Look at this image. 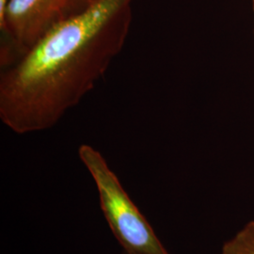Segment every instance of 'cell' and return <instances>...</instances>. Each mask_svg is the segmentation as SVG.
<instances>
[{"instance_id": "cell-5", "label": "cell", "mask_w": 254, "mask_h": 254, "mask_svg": "<svg viewBox=\"0 0 254 254\" xmlns=\"http://www.w3.org/2000/svg\"><path fill=\"white\" fill-rule=\"evenodd\" d=\"M96 0H75V3H76V6H77L78 10L82 11L83 9L88 8L91 4H92Z\"/></svg>"}, {"instance_id": "cell-4", "label": "cell", "mask_w": 254, "mask_h": 254, "mask_svg": "<svg viewBox=\"0 0 254 254\" xmlns=\"http://www.w3.org/2000/svg\"><path fill=\"white\" fill-rule=\"evenodd\" d=\"M221 254H254V220L224 243Z\"/></svg>"}, {"instance_id": "cell-3", "label": "cell", "mask_w": 254, "mask_h": 254, "mask_svg": "<svg viewBox=\"0 0 254 254\" xmlns=\"http://www.w3.org/2000/svg\"><path fill=\"white\" fill-rule=\"evenodd\" d=\"M77 12L75 0H9L0 17L2 70L16 64L53 27Z\"/></svg>"}, {"instance_id": "cell-8", "label": "cell", "mask_w": 254, "mask_h": 254, "mask_svg": "<svg viewBox=\"0 0 254 254\" xmlns=\"http://www.w3.org/2000/svg\"></svg>"}, {"instance_id": "cell-7", "label": "cell", "mask_w": 254, "mask_h": 254, "mask_svg": "<svg viewBox=\"0 0 254 254\" xmlns=\"http://www.w3.org/2000/svg\"><path fill=\"white\" fill-rule=\"evenodd\" d=\"M124 254H128V253H124Z\"/></svg>"}, {"instance_id": "cell-1", "label": "cell", "mask_w": 254, "mask_h": 254, "mask_svg": "<svg viewBox=\"0 0 254 254\" xmlns=\"http://www.w3.org/2000/svg\"><path fill=\"white\" fill-rule=\"evenodd\" d=\"M133 0H96L1 70L0 119L17 134L55 127L107 73L126 44Z\"/></svg>"}, {"instance_id": "cell-2", "label": "cell", "mask_w": 254, "mask_h": 254, "mask_svg": "<svg viewBox=\"0 0 254 254\" xmlns=\"http://www.w3.org/2000/svg\"><path fill=\"white\" fill-rule=\"evenodd\" d=\"M78 155L96 185L101 210L124 253L170 254L104 156L88 144L79 147Z\"/></svg>"}, {"instance_id": "cell-6", "label": "cell", "mask_w": 254, "mask_h": 254, "mask_svg": "<svg viewBox=\"0 0 254 254\" xmlns=\"http://www.w3.org/2000/svg\"><path fill=\"white\" fill-rule=\"evenodd\" d=\"M9 0H0V17H2L5 13L6 8L9 4Z\"/></svg>"}]
</instances>
